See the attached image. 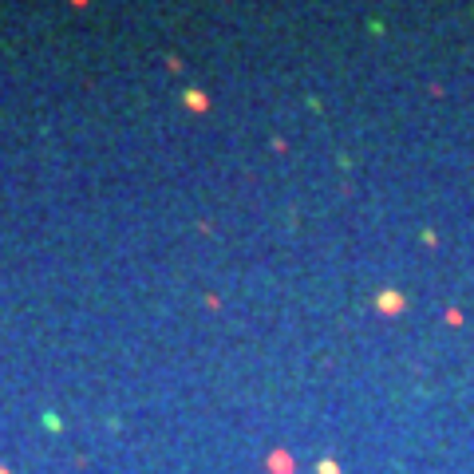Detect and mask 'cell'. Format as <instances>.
I'll return each instance as SVG.
<instances>
[{
	"label": "cell",
	"mask_w": 474,
	"mask_h": 474,
	"mask_svg": "<svg viewBox=\"0 0 474 474\" xmlns=\"http://www.w3.org/2000/svg\"><path fill=\"white\" fill-rule=\"evenodd\" d=\"M44 427H48V431H64V419H59L56 411H44Z\"/></svg>",
	"instance_id": "obj_4"
},
{
	"label": "cell",
	"mask_w": 474,
	"mask_h": 474,
	"mask_svg": "<svg viewBox=\"0 0 474 474\" xmlns=\"http://www.w3.org/2000/svg\"><path fill=\"white\" fill-rule=\"evenodd\" d=\"M376 308H379V312H391V316H395V312H404V308H407V296L395 293V289H388V293L376 296Z\"/></svg>",
	"instance_id": "obj_1"
},
{
	"label": "cell",
	"mask_w": 474,
	"mask_h": 474,
	"mask_svg": "<svg viewBox=\"0 0 474 474\" xmlns=\"http://www.w3.org/2000/svg\"><path fill=\"white\" fill-rule=\"evenodd\" d=\"M182 103H186L194 115L209 111V95H206V91H198V87H186V91H182Z\"/></svg>",
	"instance_id": "obj_2"
},
{
	"label": "cell",
	"mask_w": 474,
	"mask_h": 474,
	"mask_svg": "<svg viewBox=\"0 0 474 474\" xmlns=\"http://www.w3.org/2000/svg\"><path fill=\"white\" fill-rule=\"evenodd\" d=\"M0 474H12V471H8V466H4V462H0Z\"/></svg>",
	"instance_id": "obj_6"
},
{
	"label": "cell",
	"mask_w": 474,
	"mask_h": 474,
	"mask_svg": "<svg viewBox=\"0 0 474 474\" xmlns=\"http://www.w3.org/2000/svg\"><path fill=\"white\" fill-rule=\"evenodd\" d=\"M316 474H340V466H336L332 459H321L316 462Z\"/></svg>",
	"instance_id": "obj_5"
},
{
	"label": "cell",
	"mask_w": 474,
	"mask_h": 474,
	"mask_svg": "<svg viewBox=\"0 0 474 474\" xmlns=\"http://www.w3.org/2000/svg\"><path fill=\"white\" fill-rule=\"evenodd\" d=\"M269 471H273V474H293V459H289L285 451H277V455L269 459Z\"/></svg>",
	"instance_id": "obj_3"
}]
</instances>
